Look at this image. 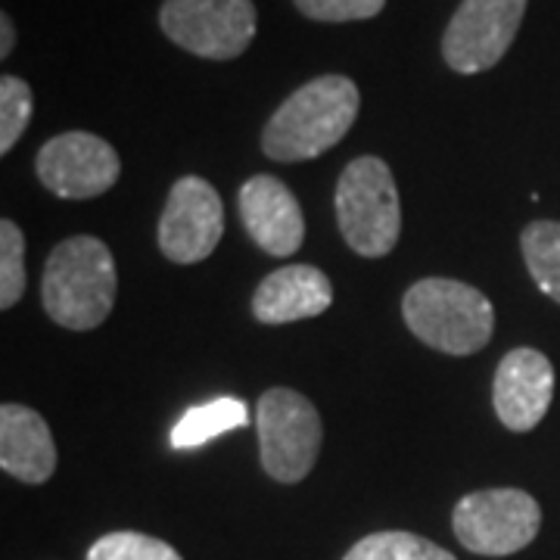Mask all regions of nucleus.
Returning a JSON list of instances; mask_svg holds the SVG:
<instances>
[{"mask_svg": "<svg viewBox=\"0 0 560 560\" xmlns=\"http://www.w3.org/2000/svg\"><path fill=\"white\" fill-rule=\"evenodd\" d=\"M88 560H180L168 541L143 536V533H109L91 545Z\"/></svg>", "mask_w": 560, "mask_h": 560, "instance_id": "obj_19", "label": "nucleus"}, {"mask_svg": "<svg viewBox=\"0 0 560 560\" xmlns=\"http://www.w3.org/2000/svg\"><path fill=\"white\" fill-rule=\"evenodd\" d=\"M342 560H455V555L440 548L436 541L420 539L415 533L389 529L355 541Z\"/></svg>", "mask_w": 560, "mask_h": 560, "instance_id": "obj_17", "label": "nucleus"}, {"mask_svg": "<svg viewBox=\"0 0 560 560\" xmlns=\"http://www.w3.org/2000/svg\"><path fill=\"white\" fill-rule=\"evenodd\" d=\"M246 420H249L246 401L234 399V396L197 405L172 427V448H178V452L197 448L202 442L221 436V433L241 430V427H246Z\"/></svg>", "mask_w": 560, "mask_h": 560, "instance_id": "obj_15", "label": "nucleus"}, {"mask_svg": "<svg viewBox=\"0 0 560 560\" xmlns=\"http://www.w3.org/2000/svg\"><path fill=\"white\" fill-rule=\"evenodd\" d=\"M523 261L545 296L560 302V221H533L521 234Z\"/></svg>", "mask_w": 560, "mask_h": 560, "instance_id": "obj_16", "label": "nucleus"}, {"mask_svg": "<svg viewBox=\"0 0 560 560\" xmlns=\"http://www.w3.org/2000/svg\"><path fill=\"white\" fill-rule=\"evenodd\" d=\"M221 234H224V206L219 190L197 175L175 180L156 231L162 256L175 265H197L215 253Z\"/></svg>", "mask_w": 560, "mask_h": 560, "instance_id": "obj_9", "label": "nucleus"}, {"mask_svg": "<svg viewBox=\"0 0 560 560\" xmlns=\"http://www.w3.org/2000/svg\"><path fill=\"white\" fill-rule=\"evenodd\" d=\"M452 526L467 551L508 558L539 536L541 508L523 489H480L455 504Z\"/></svg>", "mask_w": 560, "mask_h": 560, "instance_id": "obj_6", "label": "nucleus"}, {"mask_svg": "<svg viewBox=\"0 0 560 560\" xmlns=\"http://www.w3.org/2000/svg\"><path fill=\"white\" fill-rule=\"evenodd\" d=\"M241 219L261 253L287 259L305 241V219L293 190L275 175H253L241 187Z\"/></svg>", "mask_w": 560, "mask_h": 560, "instance_id": "obj_12", "label": "nucleus"}, {"mask_svg": "<svg viewBox=\"0 0 560 560\" xmlns=\"http://www.w3.org/2000/svg\"><path fill=\"white\" fill-rule=\"evenodd\" d=\"M555 399V364L539 349H511L499 361L492 405L499 420L514 433H529L548 415Z\"/></svg>", "mask_w": 560, "mask_h": 560, "instance_id": "obj_11", "label": "nucleus"}, {"mask_svg": "<svg viewBox=\"0 0 560 560\" xmlns=\"http://www.w3.org/2000/svg\"><path fill=\"white\" fill-rule=\"evenodd\" d=\"M359 109L361 94L352 79H312L271 113L261 131V150L275 162L318 160L349 135L359 119Z\"/></svg>", "mask_w": 560, "mask_h": 560, "instance_id": "obj_1", "label": "nucleus"}, {"mask_svg": "<svg viewBox=\"0 0 560 560\" xmlns=\"http://www.w3.org/2000/svg\"><path fill=\"white\" fill-rule=\"evenodd\" d=\"M32 109H35V94L28 81L3 75L0 79V153H10L13 143L22 138V131L32 121Z\"/></svg>", "mask_w": 560, "mask_h": 560, "instance_id": "obj_18", "label": "nucleus"}, {"mask_svg": "<svg viewBox=\"0 0 560 560\" xmlns=\"http://www.w3.org/2000/svg\"><path fill=\"white\" fill-rule=\"evenodd\" d=\"M25 237L10 219L0 221V308H13L25 293Z\"/></svg>", "mask_w": 560, "mask_h": 560, "instance_id": "obj_20", "label": "nucleus"}, {"mask_svg": "<svg viewBox=\"0 0 560 560\" xmlns=\"http://www.w3.org/2000/svg\"><path fill=\"white\" fill-rule=\"evenodd\" d=\"M408 330L445 355H474L489 346L495 312L477 287L452 278H423L401 300Z\"/></svg>", "mask_w": 560, "mask_h": 560, "instance_id": "obj_3", "label": "nucleus"}, {"mask_svg": "<svg viewBox=\"0 0 560 560\" xmlns=\"http://www.w3.org/2000/svg\"><path fill=\"white\" fill-rule=\"evenodd\" d=\"M302 16L315 22H361L381 16L386 0H293Z\"/></svg>", "mask_w": 560, "mask_h": 560, "instance_id": "obj_21", "label": "nucleus"}, {"mask_svg": "<svg viewBox=\"0 0 560 560\" xmlns=\"http://www.w3.org/2000/svg\"><path fill=\"white\" fill-rule=\"evenodd\" d=\"M337 224L342 241L364 259H383L401 234V202L396 178L381 156H359L337 180Z\"/></svg>", "mask_w": 560, "mask_h": 560, "instance_id": "obj_4", "label": "nucleus"}, {"mask_svg": "<svg viewBox=\"0 0 560 560\" xmlns=\"http://www.w3.org/2000/svg\"><path fill=\"white\" fill-rule=\"evenodd\" d=\"M38 180L60 200H91L106 194L121 175L119 153L91 131L50 138L35 160Z\"/></svg>", "mask_w": 560, "mask_h": 560, "instance_id": "obj_10", "label": "nucleus"}, {"mask_svg": "<svg viewBox=\"0 0 560 560\" xmlns=\"http://www.w3.org/2000/svg\"><path fill=\"white\" fill-rule=\"evenodd\" d=\"M334 302V283L315 265H287L271 271L256 287L253 315L261 324H290V320L315 318Z\"/></svg>", "mask_w": 560, "mask_h": 560, "instance_id": "obj_13", "label": "nucleus"}, {"mask_svg": "<svg viewBox=\"0 0 560 560\" xmlns=\"http://www.w3.org/2000/svg\"><path fill=\"white\" fill-rule=\"evenodd\" d=\"M526 0H460L442 35V60L458 75L492 69L521 32Z\"/></svg>", "mask_w": 560, "mask_h": 560, "instance_id": "obj_8", "label": "nucleus"}, {"mask_svg": "<svg viewBox=\"0 0 560 560\" xmlns=\"http://www.w3.org/2000/svg\"><path fill=\"white\" fill-rule=\"evenodd\" d=\"M165 38L202 60H237L256 38L253 0H165L160 10Z\"/></svg>", "mask_w": 560, "mask_h": 560, "instance_id": "obj_7", "label": "nucleus"}, {"mask_svg": "<svg viewBox=\"0 0 560 560\" xmlns=\"http://www.w3.org/2000/svg\"><path fill=\"white\" fill-rule=\"evenodd\" d=\"M116 261L97 237L62 241L44 265L40 302L44 312L69 330H94L109 318L116 302Z\"/></svg>", "mask_w": 560, "mask_h": 560, "instance_id": "obj_2", "label": "nucleus"}, {"mask_svg": "<svg viewBox=\"0 0 560 560\" xmlns=\"http://www.w3.org/2000/svg\"><path fill=\"white\" fill-rule=\"evenodd\" d=\"M0 467L28 486H40L57 470V442L38 411L7 401L0 408Z\"/></svg>", "mask_w": 560, "mask_h": 560, "instance_id": "obj_14", "label": "nucleus"}, {"mask_svg": "<svg viewBox=\"0 0 560 560\" xmlns=\"http://www.w3.org/2000/svg\"><path fill=\"white\" fill-rule=\"evenodd\" d=\"M259 458L271 480L302 482L318 460L324 427L318 408L296 389L275 386L259 399Z\"/></svg>", "mask_w": 560, "mask_h": 560, "instance_id": "obj_5", "label": "nucleus"}, {"mask_svg": "<svg viewBox=\"0 0 560 560\" xmlns=\"http://www.w3.org/2000/svg\"><path fill=\"white\" fill-rule=\"evenodd\" d=\"M13 44H16V28H13V20L3 13L0 16V57H10L13 54Z\"/></svg>", "mask_w": 560, "mask_h": 560, "instance_id": "obj_22", "label": "nucleus"}]
</instances>
